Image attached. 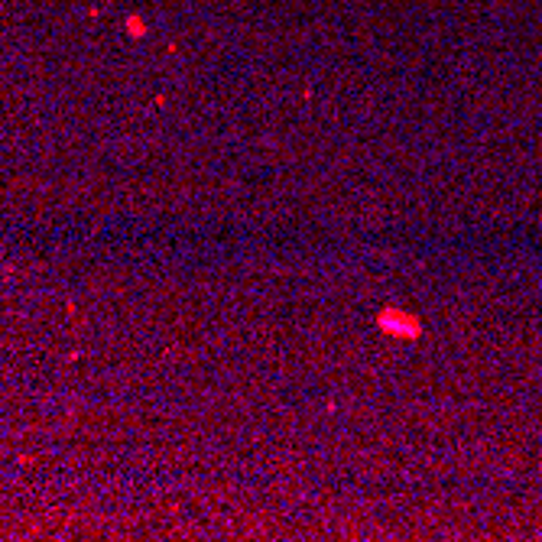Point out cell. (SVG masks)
Instances as JSON below:
<instances>
[{
  "label": "cell",
  "instance_id": "1",
  "mask_svg": "<svg viewBox=\"0 0 542 542\" xmlns=\"http://www.w3.org/2000/svg\"><path fill=\"white\" fill-rule=\"evenodd\" d=\"M377 325L393 338H419V332H422L419 318L403 309H383L380 315H377Z\"/></svg>",
  "mask_w": 542,
  "mask_h": 542
}]
</instances>
